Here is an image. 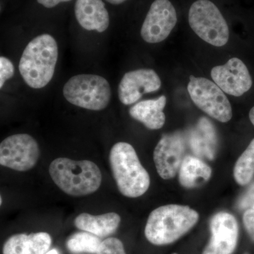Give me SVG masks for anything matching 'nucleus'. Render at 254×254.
Masks as SVG:
<instances>
[{"mask_svg": "<svg viewBox=\"0 0 254 254\" xmlns=\"http://www.w3.org/2000/svg\"><path fill=\"white\" fill-rule=\"evenodd\" d=\"M199 215L187 205L170 204L150 213L145 227V235L156 246L170 245L191 230Z\"/></svg>", "mask_w": 254, "mask_h": 254, "instance_id": "1", "label": "nucleus"}, {"mask_svg": "<svg viewBox=\"0 0 254 254\" xmlns=\"http://www.w3.org/2000/svg\"><path fill=\"white\" fill-rule=\"evenodd\" d=\"M58 59V43L53 36H37L26 47L20 60V73L32 88H44L54 76Z\"/></svg>", "mask_w": 254, "mask_h": 254, "instance_id": "2", "label": "nucleus"}, {"mask_svg": "<svg viewBox=\"0 0 254 254\" xmlns=\"http://www.w3.org/2000/svg\"><path fill=\"white\" fill-rule=\"evenodd\" d=\"M49 173L55 185L72 196L91 194L102 183L100 168L90 160L58 158L50 164Z\"/></svg>", "mask_w": 254, "mask_h": 254, "instance_id": "3", "label": "nucleus"}, {"mask_svg": "<svg viewBox=\"0 0 254 254\" xmlns=\"http://www.w3.org/2000/svg\"><path fill=\"white\" fill-rule=\"evenodd\" d=\"M110 164L120 193L128 198H137L149 189V174L142 166L136 150L129 143L119 142L110 153Z\"/></svg>", "mask_w": 254, "mask_h": 254, "instance_id": "4", "label": "nucleus"}, {"mask_svg": "<svg viewBox=\"0 0 254 254\" xmlns=\"http://www.w3.org/2000/svg\"><path fill=\"white\" fill-rule=\"evenodd\" d=\"M63 94L71 104L100 111L109 105L111 88L108 81L98 75L78 74L65 83Z\"/></svg>", "mask_w": 254, "mask_h": 254, "instance_id": "5", "label": "nucleus"}, {"mask_svg": "<svg viewBox=\"0 0 254 254\" xmlns=\"http://www.w3.org/2000/svg\"><path fill=\"white\" fill-rule=\"evenodd\" d=\"M190 27L200 39L215 47L226 45L230 31L220 9L210 0H196L189 11Z\"/></svg>", "mask_w": 254, "mask_h": 254, "instance_id": "6", "label": "nucleus"}, {"mask_svg": "<svg viewBox=\"0 0 254 254\" xmlns=\"http://www.w3.org/2000/svg\"><path fill=\"white\" fill-rule=\"evenodd\" d=\"M187 90L193 103L209 116L223 123L231 120V105L216 83L207 78L195 77L191 75Z\"/></svg>", "mask_w": 254, "mask_h": 254, "instance_id": "7", "label": "nucleus"}, {"mask_svg": "<svg viewBox=\"0 0 254 254\" xmlns=\"http://www.w3.org/2000/svg\"><path fill=\"white\" fill-rule=\"evenodd\" d=\"M41 151L33 137L26 133L11 135L0 144V165L18 172L36 166Z\"/></svg>", "mask_w": 254, "mask_h": 254, "instance_id": "8", "label": "nucleus"}, {"mask_svg": "<svg viewBox=\"0 0 254 254\" xmlns=\"http://www.w3.org/2000/svg\"><path fill=\"white\" fill-rule=\"evenodd\" d=\"M177 22V11L171 1L155 0L142 25V38L148 43L165 41L173 31Z\"/></svg>", "mask_w": 254, "mask_h": 254, "instance_id": "9", "label": "nucleus"}, {"mask_svg": "<svg viewBox=\"0 0 254 254\" xmlns=\"http://www.w3.org/2000/svg\"><path fill=\"white\" fill-rule=\"evenodd\" d=\"M210 241L202 254H232L236 250L239 225L232 214L220 212L210 222Z\"/></svg>", "mask_w": 254, "mask_h": 254, "instance_id": "10", "label": "nucleus"}, {"mask_svg": "<svg viewBox=\"0 0 254 254\" xmlns=\"http://www.w3.org/2000/svg\"><path fill=\"white\" fill-rule=\"evenodd\" d=\"M211 77L214 83L224 93L240 97L250 91L253 81L248 68L242 60L233 58L226 64L212 68Z\"/></svg>", "mask_w": 254, "mask_h": 254, "instance_id": "11", "label": "nucleus"}, {"mask_svg": "<svg viewBox=\"0 0 254 254\" xmlns=\"http://www.w3.org/2000/svg\"><path fill=\"white\" fill-rule=\"evenodd\" d=\"M185 145L180 134L164 136L158 142L153 153V160L158 175L163 180H170L176 176L180 170Z\"/></svg>", "mask_w": 254, "mask_h": 254, "instance_id": "12", "label": "nucleus"}, {"mask_svg": "<svg viewBox=\"0 0 254 254\" xmlns=\"http://www.w3.org/2000/svg\"><path fill=\"white\" fill-rule=\"evenodd\" d=\"M161 84V80L154 70L140 68L128 71L119 84V98L124 105H131L145 93L158 91Z\"/></svg>", "mask_w": 254, "mask_h": 254, "instance_id": "13", "label": "nucleus"}, {"mask_svg": "<svg viewBox=\"0 0 254 254\" xmlns=\"http://www.w3.org/2000/svg\"><path fill=\"white\" fill-rule=\"evenodd\" d=\"M75 16L82 28L103 33L110 25V16L102 0H76Z\"/></svg>", "mask_w": 254, "mask_h": 254, "instance_id": "14", "label": "nucleus"}, {"mask_svg": "<svg viewBox=\"0 0 254 254\" xmlns=\"http://www.w3.org/2000/svg\"><path fill=\"white\" fill-rule=\"evenodd\" d=\"M51 244V237L47 232L28 235L17 234L6 241L3 254H46L49 252Z\"/></svg>", "mask_w": 254, "mask_h": 254, "instance_id": "15", "label": "nucleus"}, {"mask_svg": "<svg viewBox=\"0 0 254 254\" xmlns=\"http://www.w3.org/2000/svg\"><path fill=\"white\" fill-rule=\"evenodd\" d=\"M190 149L199 158L213 160L217 149V136L215 128L209 120L200 119L198 125L189 136Z\"/></svg>", "mask_w": 254, "mask_h": 254, "instance_id": "16", "label": "nucleus"}, {"mask_svg": "<svg viewBox=\"0 0 254 254\" xmlns=\"http://www.w3.org/2000/svg\"><path fill=\"white\" fill-rule=\"evenodd\" d=\"M166 103L167 98L165 95L156 99L143 100L130 108L129 115L148 129H160L165 123L163 110Z\"/></svg>", "mask_w": 254, "mask_h": 254, "instance_id": "17", "label": "nucleus"}, {"mask_svg": "<svg viewBox=\"0 0 254 254\" xmlns=\"http://www.w3.org/2000/svg\"><path fill=\"white\" fill-rule=\"evenodd\" d=\"M121 218L118 213H108L99 215L81 213L74 220L75 226L100 238L109 237L118 230Z\"/></svg>", "mask_w": 254, "mask_h": 254, "instance_id": "18", "label": "nucleus"}, {"mask_svg": "<svg viewBox=\"0 0 254 254\" xmlns=\"http://www.w3.org/2000/svg\"><path fill=\"white\" fill-rule=\"evenodd\" d=\"M211 175V168L203 160L198 157L187 155L179 170V181L185 188H196L206 183Z\"/></svg>", "mask_w": 254, "mask_h": 254, "instance_id": "19", "label": "nucleus"}, {"mask_svg": "<svg viewBox=\"0 0 254 254\" xmlns=\"http://www.w3.org/2000/svg\"><path fill=\"white\" fill-rule=\"evenodd\" d=\"M101 243L100 237L84 231L71 235L66 241V247L73 254H96Z\"/></svg>", "mask_w": 254, "mask_h": 254, "instance_id": "20", "label": "nucleus"}, {"mask_svg": "<svg viewBox=\"0 0 254 254\" xmlns=\"http://www.w3.org/2000/svg\"><path fill=\"white\" fill-rule=\"evenodd\" d=\"M254 175V138L237 160L234 168L235 181L242 186L248 185Z\"/></svg>", "mask_w": 254, "mask_h": 254, "instance_id": "21", "label": "nucleus"}, {"mask_svg": "<svg viewBox=\"0 0 254 254\" xmlns=\"http://www.w3.org/2000/svg\"><path fill=\"white\" fill-rule=\"evenodd\" d=\"M96 254H127L123 242L119 239L110 237L103 241Z\"/></svg>", "mask_w": 254, "mask_h": 254, "instance_id": "22", "label": "nucleus"}, {"mask_svg": "<svg viewBox=\"0 0 254 254\" xmlns=\"http://www.w3.org/2000/svg\"><path fill=\"white\" fill-rule=\"evenodd\" d=\"M14 74V67L12 63L8 58H0V88H2L5 82L10 79Z\"/></svg>", "mask_w": 254, "mask_h": 254, "instance_id": "23", "label": "nucleus"}, {"mask_svg": "<svg viewBox=\"0 0 254 254\" xmlns=\"http://www.w3.org/2000/svg\"><path fill=\"white\" fill-rule=\"evenodd\" d=\"M243 223L249 236L254 242V205L246 210L243 216Z\"/></svg>", "mask_w": 254, "mask_h": 254, "instance_id": "24", "label": "nucleus"}, {"mask_svg": "<svg viewBox=\"0 0 254 254\" xmlns=\"http://www.w3.org/2000/svg\"><path fill=\"white\" fill-rule=\"evenodd\" d=\"M254 205V182L251 185L245 194L242 195L238 202V208L241 210L248 209Z\"/></svg>", "mask_w": 254, "mask_h": 254, "instance_id": "25", "label": "nucleus"}, {"mask_svg": "<svg viewBox=\"0 0 254 254\" xmlns=\"http://www.w3.org/2000/svg\"><path fill=\"white\" fill-rule=\"evenodd\" d=\"M38 2L46 8H53L61 2H66L71 0H37Z\"/></svg>", "mask_w": 254, "mask_h": 254, "instance_id": "26", "label": "nucleus"}, {"mask_svg": "<svg viewBox=\"0 0 254 254\" xmlns=\"http://www.w3.org/2000/svg\"><path fill=\"white\" fill-rule=\"evenodd\" d=\"M106 1L110 3V4L118 5L125 2V1H127V0H106Z\"/></svg>", "mask_w": 254, "mask_h": 254, "instance_id": "27", "label": "nucleus"}, {"mask_svg": "<svg viewBox=\"0 0 254 254\" xmlns=\"http://www.w3.org/2000/svg\"><path fill=\"white\" fill-rule=\"evenodd\" d=\"M250 119L251 122H252V125H253L254 127V107L250 110Z\"/></svg>", "mask_w": 254, "mask_h": 254, "instance_id": "28", "label": "nucleus"}, {"mask_svg": "<svg viewBox=\"0 0 254 254\" xmlns=\"http://www.w3.org/2000/svg\"><path fill=\"white\" fill-rule=\"evenodd\" d=\"M46 254H59L58 253V250H52L49 251V252H48V253H46Z\"/></svg>", "mask_w": 254, "mask_h": 254, "instance_id": "29", "label": "nucleus"}, {"mask_svg": "<svg viewBox=\"0 0 254 254\" xmlns=\"http://www.w3.org/2000/svg\"><path fill=\"white\" fill-rule=\"evenodd\" d=\"M2 204V198L1 197H0V205Z\"/></svg>", "mask_w": 254, "mask_h": 254, "instance_id": "30", "label": "nucleus"}, {"mask_svg": "<svg viewBox=\"0 0 254 254\" xmlns=\"http://www.w3.org/2000/svg\"></svg>", "mask_w": 254, "mask_h": 254, "instance_id": "31", "label": "nucleus"}]
</instances>
